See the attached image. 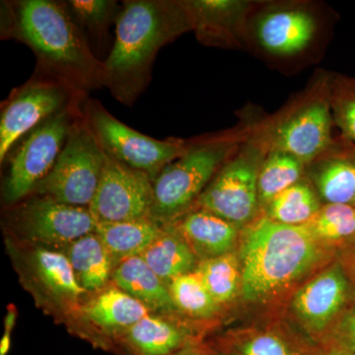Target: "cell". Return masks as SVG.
Listing matches in <instances>:
<instances>
[{"label": "cell", "instance_id": "cell-1", "mask_svg": "<svg viewBox=\"0 0 355 355\" xmlns=\"http://www.w3.org/2000/svg\"><path fill=\"white\" fill-rule=\"evenodd\" d=\"M0 7V38L26 44L36 58L35 71L58 79L86 97L105 88L104 62L62 0H4Z\"/></svg>", "mask_w": 355, "mask_h": 355}, {"label": "cell", "instance_id": "cell-2", "mask_svg": "<svg viewBox=\"0 0 355 355\" xmlns=\"http://www.w3.org/2000/svg\"><path fill=\"white\" fill-rule=\"evenodd\" d=\"M114 26L113 46L103 62L105 88L132 107L150 83L159 51L193 31V22L184 0H125Z\"/></svg>", "mask_w": 355, "mask_h": 355}, {"label": "cell", "instance_id": "cell-3", "mask_svg": "<svg viewBox=\"0 0 355 355\" xmlns=\"http://www.w3.org/2000/svg\"><path fill=\"white\" fill-rule=\"evenodd\" d=\"M241 241V294L248 302H268L284 295L331 257V245L305 225H287L266 216L247 225Z\"/></svg>", "mask_w": 355, "mask_h": 355}, {"label": "cell", "instance_id": "cell-4", "mask_svg": "<svg viewBox=\"0 0 355 355\" xmlns=\"http://www.w3.org/2000/svg\"><path fill=\"white\" fill-rule=\"evenodd\" d=\"M248 128L189 140L183 155L154 180L150 217L171 223L191 211L211 180L246 137Z\"/></svg>", "mask_w": 355, "mask_h": 355}, {"label": "cell", "instance_id": "cell-5", "mask_svg": "<svg viewBox=\"0 0 355 355\" xmlns=\"http://www.w3.org/2000/svg\"><path fill=\"white\" fill-rule=\"evenodd\" d=\"M6 241L20 284L36 305L60 321L71 322L91 295L79 284L67 254L9 236Z\"/></svg>", "mask_w": 355, "mask_h": 355}, {"label": "cell", "instance_id": "cell-6", "mask_svg": "<svg viewBox=\"0 0 355 355\" xmlns=\"http://www.w3.org/2000/svg\"><path fill=\"white\" fill-rule=\"evenodd\" d=\"M330 77L315 84L312 90L275 120L252 130L266 151L291 154L309 164L333 144L335 125L330 102Z\"/></svg>", "mask_w": 355, "mask_h": 355}, {"label": "cell", "instance_id": "cell-7", "mask_svg": "<svg viewBox=\"0 0 355 355\" xmlns=\"http://www.w3.org/2000/svg\"><path fill=\"white\" fill-rule=\"evenodd\" d=\"M83 106L67 110L41 123L7 154L1 163L7 166L1 188L4 207H10L31 196L49 176L70 130L83 114Z\"/></svg>", "mask_w": 355, "mask_h": 355}, {"label": "cell", "instance_id": "cell-8", "mask_svg": "<svg viewBox=\"0 0 355 355\" xmlns=\"http://www.w3.org/2000/svg\"><path fill=\"white\" fill-rule=\"evenodd\" d=\"M266 154L261 140L248 127L246 137L203 191L193 209L207 210L238 227L249 225L260 209L259 173Z\"/></svg>", "mask_w": 355, "mask_h": 355}, {"label": "cell", "instance_id": "cell-9", "mask_svg": "<svg viewBox=\"0 0 355 355\" xmlns=\"http://www.w3.org/2000/svg\"><path fill=\"white\" fill-rule=\"evenodd\" d=\"M87 98L58 79L34 71L1 103L0 164L27 133L58 114L83 106Z\"/></svg>", "mask_w": 355, "mask_h": 355}, {"label": "cell", "instance_id": "cell-10", "mask_svg": "<svg viewBox=\"0 0 355 355\" xmlns=\"http://www.w3.org/2000/svg\"><path fill=\"white\" fill-rule=\"evenodd\" d=\"M106 158V153L89 128L83 112L70 130L55 167L32 195L89 209Z\"/></svg>", "mask_w": 355, "mask_h": 355}, {"label": "cell", "instance_id": "cell-11", "mask_svg": "<svg viewBox=\"0 0 355 355\" xmlns=\"http://www.w3.org/2000/svg\"><path fill=\"white\" fill-rule=\"evenodd\" d=\"M86 123L105 153L132 169L146 174L154 182L166 166L183 155L189 140L169 137L156 139L137 132L114 118L98 100L83 103Z\"/></svg>", "mask_w": 355, "mask_h": 355}, {"label": "cell", "instance_id": "cell-12", "mask_svg": "<svg viewBox=\"0 0 355 355\" xmlns=\"http://www.w3.org/2000/svg\"><path fill=\"white\" fill-rule=\"evenodd\" d=\"M6 209L9 237L51 249H64L79 238L95 233L97 226L87 207H73L44 196H29Z\"/></svg>", "mask_w": 355, "mask_h": 355}, {"label": "cell", "instance_id": "cell-13", "mask_svg": "<svg viewBox=\"0 0 355 355\" xmlns=\"http://www.w3.org/2000/svg\"><path fill=\"white\" fill-rule=\"evenodd\" d=\"M350 289L349 275L340 261H336L294 292L291 302L292 315L305 333L320 345L345 309Z\"/></svg>", "mask_w": 355, "mask_h": 355}, {"label": "cell", "instance_id": "cell-14", "mask_svg": "<svg viewBox=\"0 0 355 355\" xmlns=\"http://www.w3.org/2000/svg\"><path fill=\"white\" fill-rule=\"evenodd\" d=\"M153 200V180L107 154L99 186L89 207L97 223L150 217Z\"/></svg>", "mask_w": 355, "mask_h": 355}, {"label": "cell", "instance_id": "cell-15", "mask_svg": "<svg viewBox=\"0 0 355 355\" xmlns=\"http://www.w3.org/2000/svg\"><path fill=\"white\" fill-rule=\"evenodd\" d=\"M151 313L139 300L111 284L84 302L70 327L76 335L94 347L114 349V340L119 334Z\"/></svg>", "mask_w": 355, "mask_h": 355}, {"label": "cell", "instance_id": "cell-16", "mask_svg": "<svg viewBox=\"0 0 355 355\" xmlns=\"http://www.w3.org/2000/svg\"><path fill=\"white\" fill-rule=\"evenodd\" d=\"M179 316L151 313L119 334L114 349L128 355H172L202 343L200 329Z\"/></svg>", "mask_w": 355, "mask_h": 355}, {"label": "cell", "instance_id": "cell-17", "mask_svg": "<svg viewBox=\"0 0 355 355\" xmlns=\"http://www.w3.org/2000/svg\"><path fill=\"white\" fill-rule=\"evenodd\" d=\"M318 31L316 17L304 7L270 8L254 23L257 43L275 57H293L309 48Z\"/></svg>", "mask_w": 355, "mask_h": 355}, {"label": "cell", "instance_id": "cell-18", "mask_svg": "<svg viewBox=\"0 0 355 355\" xmlns=\"http://www.w3.org/2000/svg\"><path fill=\"white\" fill-rule=\"evenodd\" d=\"M193 31L202 44L234 48L241 44L253 2L242 0H184Z\"/></svg>", "mask_w": 355, "mask_h": 355}, {"label": "cell", "instance_id": "cell-19", "mask_svg": "<svg viewBox=\"0 0 355 355\" xmlns=\"http://www.w3.org/2000/svg\"><path fill=\"white\" fill-rule=\"evenodd\" d=\"M306 177L324 203L355 207V142L340 137L306 165Z\"/></svg>", "mask_w": 355, "mask_h": 355}, {"label": "cell", "instance_id": "cell-20", "mask_svg": "<svg viewBox=\"0 0 355 355\" xmlns=\"http://www.w3.org/2000/svg\"><path fill=\"white\" fill-rule=\"evenodd\" d=\"M212 347L220 355H323V350L277 327L228 331Z\"/></svg>", "mask_w": 355, "mask_h": 355}, {"label": "cell", "instance_id": "cell-21", "mask_svg": "<svg viewBox=\"0 0 355 355\" xmlns=\"http://www.w3.org/2000/svg\"><path fill=\"white\" fill-rule=\"evenodd\" d=\"M168 224L188 243L198 261L233 253L240 240V227L205 209H191Z\"/></svg>", "mask_w": 355, "mask_h": 355}, {"label": "cell", "instance_id": "cell-22", "mask_svg": "<svg viewBox=\"0 0 355 355\" xmlns=\"http://www.w3.org/2000/svg\"><path fill=\"white\" fill-rule=\"evenodd\" d=\"M111 284L127 292L153 313L179 314L170 295L169 286L140 256L116 263Z\"/></svg>", "mask_w": 355, "mask_h": 355}, {"label": "cell", "instance_id": "cell-23", "mask_svg": "<svg viewBox=\"0 0 355 355\" xmlns=\"http://www.w3.org/2000/svg\"><path fill=\"white\" fill-rule=\"evenodd\" d=\"M64 249L79 284L87 293H98L111 284L116 263L96 233L79 238Z\"/></svg>", "mask_w": 355, "mask_h": 355}, {"label": "cell", "instance_id": "cell-24", "mask_svg": "<svg viewBox=\"0 0 355 355\" xmlns=\"http://www.w3.org/2000/svg\"><path fill=\"white\" fill-rule=\"evenodd\" d=\"M164 225L151 217L135 220L97 223L95 233L104 243L114 263L141 256L161 235Z\"/></svg>", "mask_w": 355, "mask_h": 355}, {"label": "cell", "instance_id": "cell-25", "mask_svg": "<svg viewBox=\"0 0 355 355\" xmlns=\"http://www.w3.org/2000/svg\"><path fill=\"white\" fill-rule=\"evenodd\" d=\"M163 225V232L140 257L169 286L173 279L195 272L198 260L171 224Z\"/></svg>", "mask_w": 355, "mask_h": 355}, {"label": "cell", "instance_id": "cell-26", "mask_svg": "<svg viewBox=\"0 0 355 355\" xmlns=\"http://www.w3.org/2000/svg\"><path fill=\"white\" fill-rule=\"evenodd\" d=\"M70 17L94 43L96 48L108 44L110 28L116 25L123 4L114 0H62Z\"/></svg>", "mask_w": 355, "mask_h": 355}, {"label": "cell", "instance_id": "cell-27", "mask_svg": "<svg viewBox=\"0 0 355 355\" xmlns=\"http://www.w3.org/2000/svg\"><path fill=\"white\" fill-rule=\"evenodd\" d=\"M321 200L309 180H301L266 205L265 216L287 225H305L322 207Z\"/></svg>", "mask_w": 355, "mask_h": 355}, {"label": "cell", "instance_id": "cell-28", "mask_svg": "<svg viewBox=\"0 0 355 355\" xmlns=\"http://www.w3.org/2000/svg\"><path fill=\"white\" fill-rule=\"evenodd\" d=\"M305 171L304 163L291 154L268 153L259 173L260 207H266L279 193L301 181Z\"/></svg>", "mask_w": 355, "mask_h": 355}, {"label": "cell", "instance_id": "cell-29", "mask_svg": "<svg viewBox=\"0 0 355 355\" xmlns=\"http://www.w3.org/2000/svg\"><path fill=\"white\" fill-rule=\"evenodd\" d=\"M196 272L220 306L227 304L241 293V265L234 252L198 261Z\"/></svg>", "mask_w": 355, "mask_h": 355}, {"label": "cell", "instance_id": "cell-30", "mask_svg": "<svg viewBox=\"0 0 355 355\" xmlns=\"http://www.w3.org/2000/svg\"><path fill=\"white\" fill-rule=\"evenodd\" d=\"M168 286L180 315L203 321L216 317L221 309L196 270L173 279Z\"/></svg>", "mask_w": 355, "mask_h": 355}, {"label": "cell", "instance_id": "cell-31", "mask_svg": "<svg viewBox=\"0 0 355 355\" xmlns=\"http://www.w3.org/2000/svg\"><path fill=\"white\" fill-rule=\"evenodd\" d=\"M306 227L326 244L350 241L355 238V207L323 203Z\"/></svg>", "mask_w": 355, "mask_h": 355}, {"label": "cell", "instance_id": "cell-32", "mask_svg": "<svg viewBox=\"0 0 355 355\" xmlns=\"http://www.w3.org/2000/svg\"><path fill=\"white\" fill-rule=\"evenodd\" d=\"M330 102L340 137L355 142V76L330 77Z\"/></svg>", "mask_w": 355, "mask_h": 355}, {"label": "cell", "instance_id": "cell-33", "mask_svg": "<svg viewBox=\"0 0 355 355\" xmlns=\"http://www.w3.org/2000/svg\"><path fill=\"white\" fill-rule=\"evenodd\" d=\"M320 349L355 352V307L336 321Z\"/></svg>", "mask_w": 355, "mask_h": 355}, {"label": "cell", "instance_id": "cell-34", "mask_svg": "<svg viewBox=\"0 0 355 355\" xmlns=\"http://www.w3.org/2000/svg\"><path fill=\"white\" fill-rule=\"evenodd\" d=\"M340 261L349 275L350 282L355 284V238L350 240L349 244L343 249Z\"/></svg>", "mask_w": 355, "mask_h": 355}, {"label": "cell", "instance_id": "cell-35", "mask_svg": "<svg viewBox=\"0 0 355 355\" xmlns=\"http://www.w3.org/2000/svg\"><path fill=\"white\" fill-rule=\"evenodd\" d=\"M118 355H128L125 352L116 350ZM172 355H220L216 352L211 345H205V343H198V345H191L190 347H187L181 352Z\"/></svg>", "mask_w": 355, "mask_h": 355}, {"label": "cell", "instance_id": "cell-36", "mask_svg": "<svg viewBox=\"0 0 355 355\" xmlns=\"http://www.w3.org/2000/svg\"><path fill=\"white\" fill-rule=\"evenodd\" d=\"M18 311L16 309L15 305L9 304L7 308V314L6 319H4V334L2 338H10L11 334L15 326L16 319H17Z\"/></svg>", "mask_w": 355, "mask_h": 355}, {"label": "cell", "instance_id": "cell-37", "mask_svg": "<svg viewBox=\"0 0 355 355\" xmlns=\"http://www.w3.org/2000/svg\"><path fill=\"white\" fill-rule=\"evenodd\" d=\"M323 355H355V352H340V350H323Z\"/></svg>", "mask_w": 355, "mask_h": 355}]
</instances>
